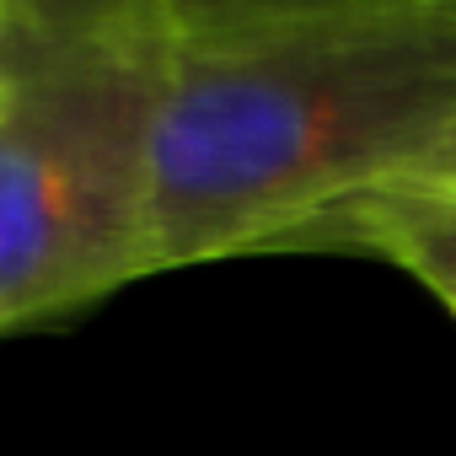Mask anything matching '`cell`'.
Returning a JSON list of instances; mask_svg holds the SVG:
<instances>
[{"mask_svg": "<svg viewBox=\"0 0 456 456\" xmlns=\"http://www.w3.org/2000/svg\"><path fill=\"white\" fill-rule=\"evenodd\" d=\"M456 124V22L413 6L167 49L151 258L188 269L312 242Z\"/></svg>", "mask_w": 456, "mask_h": 456, "instance_id": "1", "label": "cell"}, {"mask_svg": "<svg viewBox=\"0 0 456 456\" xmlns=\"http://www.w3.org/2000/svg\"><path fill=\"white\" fill-rule=\"evenodd\" d=\"M312 242H349L392 258L456 317V199L370 193L338 209Z\"/></svg>", "mask_w": 456, "mask_h": 456, "instance_id": "3", "label": "cell"}, {"mask_svg": "<svg viewBox=\"0 0 456 456\" xmlns=\"http://www.w3.org/2000/svg\"><path fill=\"white\" fill-rule=\"evenodd\" d=\"M167 38L12 33L0 92V328L44 322L156 274L151 140Z\"/></svg>", "mask_w": 456, "mask_h": 456, "instance_id": "2", "label": "cell"}, {"mask_svg": "<svg viewBox=\"0 0 456 456\" xmlns=\"http://www.w3.org/2000/svg\"><path fill=\"white\" fill-rule=\"evenodd\" d=\"M381 193H424V199H456V124ZM370 199V193H365Z\"/></svg>", "mask_w": 456, "mask_h": 456, "instance_id": "6", "label": "cell"}, {"mask_svg": "<svg viewBox=\"0 0 456 456\" xmlns=\"http://www.w3.org/2000/svg\"><path fill=\"white\" fill-rule=\"evenodd\" d=\"M413 6H429V0H151V17L167 49H199V44H232L280 28L413 12Z\"/></svg>", "mask_w": 456, "mask_h": 456, "instance_id": "4", "label": "cell"}, {"mask_svg": "<svg viewBox=\"0 0 456 456\" xmlns=\"http://www.w3.org/2000/svg\"><path fill=\"white\" fill-rule=\"evenodd\" d=\"M6 76H12V17L0 6V92H6Z\"/></svg>", "mask_w": 456, "mask_h": 456, "instance_id": "7", "label": "cell"}, {"mask_svg": "<svg viewBox=\"0 0 456 456\" xmlns=\"http://www.w3.org/2000/svg\"><path fill=\"white\" fill-rule=\"evenodd\" d=\"M12 33L70 44V38H108V33H156L151 0H0Z\"/></svg>", "mask_w": 456, "mask_h": 456, "instance_id": "5", "label": "cell"}, {"mask_svg": "<svg viewBox=\"0 0 456 456\" xmlns=\"http://www.w3.org/2000/svg\"><path fill=\"white\" fill-rule=\"evenodd\" d=\"M429 12H440V17H451V22H456V0H429Z\"/></svg>", "mask_w": 456, "mask_h": 456, "instance_id": "8", "label": "cell"}]
</instances>
